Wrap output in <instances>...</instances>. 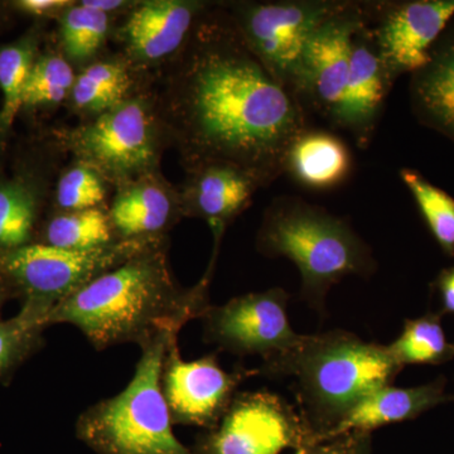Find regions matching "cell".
Returning <instances> with one entry per match:
<instances>
[{"mask_svg":"<svg viewBox=\"0 0 454 454\" xmlns=\"http://www.w3.org/2000/svg\"><path fill=\"white\" fill-rule=\"evenodd\" d=\"M402 369L387 346L336 330L303 334L294 348L264 360L258 373L294 380L301 418L322 442L361 400L390 387Z\"/></svg>","mask_w":454,"mask_h":454,"instance_id":"3","label":"cell"},{"mask_svg":"<svg viewBox=\"0 0 454 454\" xmlns=\"http://www.w3.org/2000/svg\"><path fill=\"white\" fill-rule=\"evenodd\" d=\"M352 170V155L340 137L307 128L286 152L284 175L309 190H331L342 184Z\"/></svg>","mask_w":454,"mask_h":454,"instance_id":"20","label":"cell"},{"mask_svg":"<svg viewBox=\"0 0 454 454\" xmlns=\"http://www.w3.org/2000/svg\"><path fill=\"white\" fill-rule=\"evenodd\" d=\"M11 300H16L13 288L11 284L5 279L4 276L0 273V321H2V312L5 304Z\"/></svg>","mask_w":454,"mask_h":454,"instance_id":"35","label":"cell"},{"mask_svg":"<svg viewBox=\"0 0 454 454\" xmlns=\"http://www.w3.org/2000/svg\"><path fill=\"white\" fill-rule=\"evenodd\" d=\"M349 0H280L223 5L247 47L278 82L292 92L307 42ZM294 95V94H293Z\"/></svg>","mask_w":454,"mask_h":454,"instance_id":"7","label":"cell"},{"mask_svg":"<svg viewBox=\"0 0 454 454\" xmlns=\"http://www.w3.org/2000/svg\"><path fill=\"white\" fill-rule=\"evenodd\" d=\"M119 240L109 215L100 208L59 212L38 230L35 243L70 250H90Z\"/></svg>","mask_w":454,"mask_h":454,"instance_id":"23","label":"cell"},{"mask_svg":"<svg viewBox=\"0 0 454 454\" xmlns=\"http://www.w3.org/2000/svg\"><path fill=\"white\" fill-rule=\"evenodd\" d=\"M80 162L118 182L151 173L158 157L154 118L139 100H125L66 137Z\"/></svg>","mask_w":454,"mask_h":454,"instance_id":"8","label":"cell"},{"mask_svg":"<svg viewBox=\"0 0 454 454\" xmlns=\"http://www.w3.org/2000/svg\"><path fill=\"white\" fill-rule=\"evenodd\" d=\"M208 7L206 3L184 0L140 3L124 28L131 57L152 62L178 53L190 37L196 20Z\"/></svg>","mask_w":454,"mask_h":454,"instance_id":"16","label":"cell"},{"mask_svg":"<svg viewBox=\"0 0 454 454\" xmlns=\"http://www.w3.org/2000/svg\"><path fill=\"white\" fill-rule=\"evenodd\" d=\"M74 4V2H68V0H16L9 3L11 9L18 13L37 18V20L61 17Z\"/></svg>","mask_w":454,"mask_h":454,"instance_id":"31","label":"cell"},{"mask_svg":"<svg viewBox=\"0 0 454 454\" xmlns=\"http://www.w3.org/2000/svg\"><path fill=\"white\" fill-rule=\"evenodd\" d=\"M59 20L62 46L74 61L91 59L103 46L109 28V14L74 3Z\"/></svg>","mask_w":454,"mask_h":454,"instance_id":"29","label":"cell"},{"mask_svg":"<svg viewBox=\"0 0 454 454\" xmlns=\"http://www.w3.org/2000/svg\"><path fill=\"white\" fill-rule=\"evenodd\" d=\"M8 9H11V7H9V3L0 2V26H2L3 23H4L5 20H7V18H8L7 11H8Z\"/></svg>","mask_w":454,"mask_h":454,"instance_id":"36","label":"cell"},{"mask_svg":"<svg viewBox=\"0 0 454 454\" xmlns=\"http://www.w3.org/2000/svg\"><path fill=\"white\" fill-rule=\"evenodd\" d=\"M256 249L298 268L301 298L324 312L325 297L343 278L372 277L376 260L348 221L297 196H278L262 216Z\"/></svg>","mask_w":454,"mask_h":454,"instance_id":"4","label":"cell"},{"mask_svg":"<svg viewBox=\"0 0 454 454\" xmlns=\"http://www.w3.org/2000/svg\"><path fill=\"white\" fill-rule=\"evenodd\" d=\"M42 197L41 181L31 170L0 177V250L35 243Z\"/></svg>","mask_w":454,"mask_h":454,"instance_id":"21","label":"cell"},{"mask_svg":"<svg viewBox=\"0 0 454 454\" xmlns=\"http://www.w3.org/2000/svg\"><path fill=\"white\" fill-rule=\"evenodd\" d=\"M162 238L119 239L90 250L61 249L40 243L0 250V273L13 288L16 300L38 301L53 309Z\"/></svg>","mask_w":454,"mask_h":454,"instance_id":"6","label":"cell"},{"mask_svg":"<svg viewBox=\"0 0 454 454\" xmlns=\"http://www.w3.org/2000/svg\"><path fill=\"white\" fill-rule=\"evenodd\" d=\"M80 3L85 5V7L103 12V13L106 14L112 13V12L119 11V9L129 5V3L122 2V0H83V2Z\"/></svg>","mask_w":454,"mask_h":454,"instance_id":"34","label":"cell"},{"mask_svg":"<svg viewBox=\"0 0 454 454\" xmlns=\"http://www.w3.org/2000/svg\"><path fill=\"white\" fill-rule=\"evenodd\" d=\"M400 178L411 191L427 226L439 247L454 258V199L446 191L430 184L413 168L400 170Z\"/></svg>","mask_w":454,"mask_h":454,"instance_id":"27","label":"cell"},{"mask_svg":"<svg viewBox=\"0 0 454 454\" xmlns=\"http://www.w3.org/2000/svg\"><path fill=\"white\" fill-rule=\"evenodd\" d=\"M37 56L38 35L35 32L0 47V140L8 136L22 110L23 89Z\"/></svg>","mask_w":454,"mask_h":454,"instance_id":"24","label":"cell"},{"mask_svg":"<svg viewBox=\"0 0 454 454\" xmlns=\"http://www.w3.org/2000/svg\"><path fill=\"white\" fill-rule=\"evenodd\" d=\"M130 85V74L124 65L98 62L76 77L71 97L77 109L100 115L128 100Z\"/></svg>","mask_w":454,"mask_h":454,"instance_id":"25","label":"cell"},{"mask_svg":"<svg viewBox=\"0 0 454 454\" xmlns=\"http://www.w3.org/2000/svg\"><path fill=\"white\" fill-rule=\"evenodd\" d=\"M365 13L382 61L396 82L428 62L430 50L454 20V0L365 2Z\"/></svg>","mask_w":454,"mask_h":454,"instance_id":"12","label":"cell"},{"mask_svg":"<svg viewBox=\"0 0 454 454\" xmlns=\"http://www.w3.org/2000/svg\"><path fill=\"white\" fill-rule=\"evenodd\" d=\"M437 289L443 309L454 315V267L442 271L437 279Z\"/></svg>","mask_w":454,"mask_h":454,"instance_id":"32","label":"cell"},{"mask_svg":"<svg viewBox=\"0 0 454 454\" xmlns=\"http://www.w3.org/2000/svg\"><path fill=\"white\" fill-rule=\"evenodd\" d=\"M309 428L282 397L268 391L238 393L197 454H280L301 443Z\"/></svg>","mask_w":454,"mask_h":454,"instance_id":"11","label":"cell"},{"mask_svg":"<svg viewBox=\"0 0 454 454\" xmlns=\"http://www.w3.org/2000/svg\"><path fill=\"white\" fill-rule=\"evenodd\" d=\"M177 56L164 116L187 169L230 164L270 186L309 128L300 101L254 55L223 5L203 12Z\"/></svg>","mask_w":454,"mask_h":454,"instance_id":"1","label":"cell"},{"mask_svg":"<svg viewBox=\"0 0 454 454\" xmlns=\"http://www.w3.org/2000/svg\"><path fill=\"white\" fill-rule=\"evenodd\" d=\"M103 177L88 164L80 162L66 170L56 187V203L62 212L98 208L106 200Z\"/></svg>","mask_w":454,"mask_h":454,"instance_id":"30","label":"cell"},{"mask_svg":"<svg viewBox=\"0 0 454 454\" xmlns=\"http://www.w3.org/2000/svg\"><path fill=\"white\" fill-rule=\"evenodd\" d=\"M364 16V2L349 0L310 35L301 55L293 94L306 112L316 113L336 128L348 90L352 35Z\"/></svg>","mask_w":454,"mask_h":454,"instance_id":"10","label":"cell"},{"mask_svg":"<svg viewBox=\"0 0 454 454\" xmlns=\"http://www.w3.org/2000/svg\"><path fill=\"white\" fill-rule=\"evenodd\" d=\"M394 83L365 13L352 35L348 90L339 122V128L351 134L358 148H367L372 143Z\"/></svg>","mask_w":454,"mask_h":454,"instance_id":"14","label":"cell"},{"mask_svg":"<svg viewBox=\"0 0 454 454\" xmlns=\"http://www.w3.org/2000/svg\"><path fill=\"white\" fill-rule=\"evenodd\" d=\"M453 399L454 395L446 394L444 379L415 387H381L361 400L322 442L349 434H367L387 424L415 419Z\"/></svg>","mask_w":454,"mask_h":454,"instance_id":"17","label":"cell"},{"mask_svg":"<svg viewBox=\"0 0 454 454\" xmlns=\"http://www.w3.org/2000/svg\"><path fill=\"white\" fill-rule=\"evenodd\" d=\"M409 91L418 121L454 143V20L411 74Z\"/></svg>","mask_w":454,"mask_h":454,"instance_id":"18","label":"cell"},{"mask_svg":"<svg viewBox=\"0 0 454 454\" xmlns=\"http://www.w3.org/2000/svg\"><path fill=\"white\" fill-rule=\"evenodd\" d=\"M258 370L227 372L216 355L184 361L178 339L164 357L162 390L173 424L214 429L234 399L239 385Z\"/></svg>","mask_w":454,"mask_h":454,"instance_id":"13","label":"cell"},{"mask_svg":"<svg viewBox=\"0 0 454 454\" xmlns=\"http://www.w3.org/2000/svg\"><path fill=\"white\" fill-rule=\"evenodd\" d=\"M288 301L283 288H271L211 306L201 318L205 340L238 356L267 360L288 351L303 339L289 324Z\"/></svg>","mask_w":454,"mask_h":454,"instance_id":"9","label":"cell"},{"mask_svg":"<svg viewBox=\"0 0 454 454\" xmlns=\"http://www.w3.org/2000/svg\"><path fill=\"white\" fill-rule=\"evenodd\" d=\"M51 310L47 304L23 301L16 316L0 321V384L40 351Z\"/></svg>","mask_w":454,"mask_h":454,"instance_id":"22","label":"cell"},{"mask_svg":"<svg viewBox=\"0 0 454 454\" xmlns=\"http://www.w3.org/2000/svg\"><path fill=\"white\" fill-rule=\"evenodd\" d=\"M352 434L345 435L342 442L331 444V446L319 447H303L295 454H348L349 453V439Z\"/></svg>","mask_w":454,"mask_h":454,"instance_id":"33","label":"cell"},{"mask_svg":"<svg viewBox=\"0 0 454 454\" xmlns=\"http://www.w3.org/2000/svg\"><path fill=\"white\" fill-rule=\"evenodd\" d=\"M262 188L250 173L230 164H206L192 172L181 196L184 216L207 221L219 245L227 225Z\"/></svg>","mask_w":454,"mask_h":454,"instance_id":"15","label":"cell"},{"mask_svg":"<svg viewBox=\"0 0 454 454\" xmlns=\"http://www.w3.org/2000/svg\"><path fill=\"white\" fill-rule=\"evenodd\" d=\"M210 278L211 269L195 286L182 288L162 238L53 307L50 327L73 325L98 351L124 343L143 348L205 316Z\"/></svg>","mask_w":454,"mask_h":454,"instance_id":"2","label":"cell"},{"mask_svg":"<svg viewBox=\"0 0 454 454\" xmlns=\"http://www.w3.org/2000/svg\"><path fill=\"white\" fill-rule=\"evenodd\" d=\"M182 215L181 196L170 195L149 173L125 184L109 216L118 239H138L163 236Z\"/></svg>","mask_w":454,"mask_h":454,"instance_id":"19","label":"cell"},{"mask_svg":"<svg viewBox=\"0 0 454 454\" xmlns=\"http://www.w3.org/2000/svg\"><path fill=\"white\" fill-rule=\"evenodd\" d=\"M73 67L62 56H37L32 65L22 94V110L56 106L64 101L74 88Z\"/></svg>","mask_w":454,"mask_h":454,"instance_id":"28","label":"cell"},{"mask_svg":"<svg viewBox=\"0 0 454 454\" xmlns=\"http://www.w3.org/2000/svg\"><path fill=\"white\" fill-rule=\"evenodd\" d=\"M400 366L439 365L454 357V343L448 340L437 316L405 322L402 334L387 346Z\"/></svg>","mask_w":454,"mask_h":454,"instance_id":"26","label":"cell"},{"mask_svg":"<svg viewBox=\"0 0 454 454\" xmlns=\"http://www.w3.org/2000/svg\"><path fill=\"white\" fill-rule=\"evenodd\" d=\"M176 339L178 334H163L142 348L129 384L80 415V441L98 454H195L173 433L163 395L164 357Z\"/></svg>","mask_w":454,"mask_h":454,"instance_id":"5","label":"cell"}]
</instances>
